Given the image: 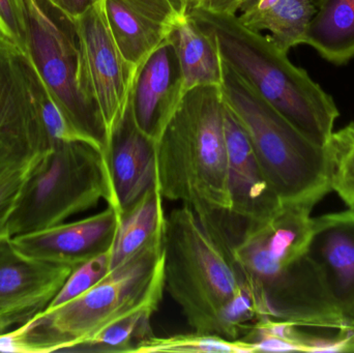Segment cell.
Segmentation results:
<instances>
[{"label": "cell", "instance_id": "obj_1", "mask_svg": "<svg viewBox=\"0 0 354 353\" xmlns=\"http://www.w3.org/2000/svg\"><path fill=\"white\" fill-rule=\"evenodd\" d=\"M224 107L221 85L195 87L156 141L162 196L187 205L216 232L226 227L231 211Z\"/></svg>", "mask_w": 354, "mask_h": 353}, {"label": "cell", "instance_id": "obj_2", "mask_svg": "<svg viewBox=\"0 0 354 353\" xmlns=\"http://www.w3.org/2000/svg\"><path fill=\"white\" fill-rule=\"evenodd\" d=\"M164 261L163 238L78 298L0 334V352H71L131 313L159 309L165 292Z\"/></svg>", "mask_w": 354, "mask_h": 353}, {"label": "cell", "instance_id": "obj_3", "mask_svg": "<svg viewBox=\"0 0 354 353\" xmlns=\"http://www.w3.org/2000/svg\"><path fill=\"white\" fill-rule=\"evenodd\" d=\"M187 12L214 37L223 60L306 136L326 146L340 112L332 95L295 66L288 53L268 35L243 26L236 16L194 6Z\"/></svg>", "mask_w": 354, "mask_h": 353}, {"label": "cell", "instance_id": "obj_4", "mask_svg": "<svg viewBox=\"0 0 354 353\" xmlns=\"http://www.w3.org/2000/svg\"><path fill=\"white\" fill-rule=\"evenodd\" d=\"M221 89L282 204L314 209L332 192L326 146L306 136L223 59Z\"/></svg>", "mask_w": 354, "mask_h": 353}, {"label": "cell", "instance_id": "obj_5", "mask_svg": "<svg viewBox=\"0 0 354 353\" xmlns=\"http://www.w3.org/2000/svg\"><path fill=\"white\" fill-rule=\"evenodd\" d=\"M165 292L198 333L220 336L223 315L245 282L225 242L187 205L166 218Z\"/></svg>", "mask_w": 354, "mask_h": 353}, {"label": "cell", "instance_id": "obj_6", "mask_svg": "<svg viewBox=\"0 0 354 353\" xmlns=\"http://www.w3.org/2000/svg\"><path fill=\"white\" fill-rule=\"evenodd\" d=\"M101 200H112L105 155L87 143H57L27 176L8 219V234L53 227Z\"/></svg>", "mask_w": 354, "mask_h": 353}, {"label": "cell", "instance_id": "obj_7", "mask_svg": "<svg viewBox=\"0 0 354 353\" xmlns=\"http://www.w3.org/2000/svg\"><path fill=\"white\" fill-rule=\"evenodd\" d=\"M24 6L25 54L64 115L106 153L107 132L103 120L82 86L76 20L51 0H24Z\"/></svg>", "mask_w": 354, "mask_h": 353}, {"label": "cell", "instance_id": "obj_8", "mask_svg": "<svg viewBox=\"0 0 354 353\" xmlns=\"http://www.w3.org/2000/svg\"><path fill=\"white\" fill-rule=\"evenodd\" d=\"M312 209L306 205L283 204L270 218L245 225L229 247L235 265L264 305L266 298L309 254Z\"/></svg>", "mask_w": 354, "mask_h": 353}, {"label": "cell", "instance_id": "obj_9", "mask_svg": "<svg viewBox=\"0 0 354 353\" xmlns=\"http://www.w3.org/2000/svg\"><path fill=\"white\" fill-rule=\"evenodd\" d=\"M29 79V58L0 35V171L37 163L51 149Z\"/></svg>", "mask_w": 354, "mask_h": 353}, {"label": "cell", "instance_id": "obj_10", "mask_svg": "<svg viewBox=\"0 0 354 353\" xmlns=\"http://www.w3.org/2000/svg\"><path fill=\"white\" fill-rule=\"evenodd\" d=\"M75 20L80 44L83 89L101 114L108 144L126 115L137 68L127 61L116 45L101 1Z\"/></svg>", "mask_w": 354, "mask_h": 353}, {"label": "cell", "instance_id": "obj_11", "mask_svg": "<svg viewBox=\"0 0 354 353\" xmlns=\"http://www.w3.org/2000/svg\"><path fill=\"white\" fill-rule=\"evenodd\" d=\"M75 267L21 254L10 238L0 240V334L20 327L51 304Z\"/></svg>", "mask_w": 354, "mask_h": 353}, {"label": "cell", "instance_id": "obj_12", "mask_svg": "<svg viewBox=\"0 0 354 353\" xmlns=\"http://www.w3.org/2000/svg\"><path fill=\"white\" fill-rule=\"evenodd\" d=\"M116 45L135 68L164 41L189 10L187 0H101Z\"/></svg>", "mask_w": 354, "mask_h": 353}, {"label": "cell", "instance_id": "obj_13", "mask_svg": "<svg viewBox=\"0 0 354 353\" xmlns=\"http://www.w3.org/2000/svg\"><path fill=\"white\" fill-rule=\"evenodd\" d=\"M224 122L228 155L227 182L231 199L229 218L235 227L243 228L247 224L270 218L283 204L247 134L226 104Z\"/></svg>", "mask_w": 354, "mask_h": 353}, {"label": "cell", "instance_id": "obj_14", "mask_svg": "<svg viewBox=\"0 0 354 353\" xmlns=\"http://www.w3.org/2000/svg\"><path fill=\"white\" fill-rule=\"evenodd\" d=\"M183 95V77L172 35L137 68L129 105L139 130L156 142Z\"/></svg>", "mask_w": 354, "mask_h": 353}, {"label": "cell", "instance_id": "obj_15", "mask_svg": "<svg viewBox=\"0 0 354 353\" xmlns=\"http://www.w3.org/2000/svg\"><path fill=\"white\" fill-rule=\"evenodd\" d=\"M118 219V211L108 205L97 215L12 236L10 242L25 256L76 267L111 248Z\"/></svg>", "mask_w": 354, "mask_h": 353}, {"label": "cell", "instance_id": "obj_16", "mask_svg": "<svg viewBox=\"0 0 354 353\" xmlns=\"http://www.w3.org/2000/svg\"><path fill=\"white\" fill-rule=\"evenodd\" d=\"M105 157L112 190L108 205L118 213L157 184L156 142L139 130L130 105L108 140Z\"/></svg>", "mask_w": 354, "mask_h": 353}, {"label": "cell", "instance_id": "obj_17", "mask_svg": "<svg viewBox=\"0 0 354 353\" xmlns=\"http://www.w3.org/2000/svg\"><path fill=\"white\" fill-rule=\"evenodd\" d=\"M309 254L339 308L354 319V209L313 218Z\"/></svg>", "mask_w": 354, "mask_h": 353}, {"label": "cell", "instance_id": "obj_18", "mask_svg": "<svg viewBox=\"0 0 354 353\" xmlns=\"http://www.w3.org/2000/svg\"><path fill=\"white\" fill-rule=\"evenodd\" d=\"M313 14L312 0H248L236 17L250 30L268 32L270 41L288 53L304 45Z\"/></svg>", "mask_w": 354, "mask_h": 353}, {"label": "cell", "instance_id": "obj_19", "mask_svg": "<svg viewBox=\"0 0 354 353\" xmlns=\"http://www.w3.org/2000/svg\"><path fill=\"white\" fill-rule=\"evenodd\" d=\"M163 196L157 184L118 213V231L111 247V269L128 263L165 236Z\"/></svg>", "mask_w": 354, "mask_h": 353}, {"label": "cell", "instance_id": "obj_20", "mask_svg": "<svg viewBox=\"0 0 354 353\" xmlns=\"http://www.w3.org/2000/svg\"><path fill=\"white\" fill-rule=\"evenodd\" d=\"M314 14L304 45L341 66L354 57V0H312Z\"/></svg>", "mask_w": 354, "mask_h": 353}, {"label": "cell", "instance_id": "obj_21", "mask_svg": "<svg viewBox=\"0 0 354 353\" xmlns=\"http://www.w3.org/2000/svg\"><path fill=\"white\" fill-rule=\"evenodd\" d=\"M185 93L195 87L218 85L222 81V59L214 37L185 15L174 32Z\"/></svg>", "mask_w": 354, "mask_h": 353}, {"label": "cell", "instance_id": "obj_22", "mask_svg": "<svg viewBox=\"0 0 354 353\" xmlns=\"http://www.w3.org/2000/svg\"><path fill=\"white\" fill-rule=\"evenodd\" d=\"M157 310L149 307L131 313L71 352L136 353L143 342L155 336L151 317Z\"/></svg>", "mask_w": 354, "mask_h": 353}, {"label": "cell", "instance_id": "obj_23", "mask_svg": "<svg viewBox=\"0 0 354 353\" xmlns=\"http://www.w3.org/2000/svg\"><path fill=\"white\" fill-rule=\"evenodd\" d=\"M136 353H255L241 340H229L214 334H176L153 337L143 342Z\"/></svg>", "mask_w": 354, "mask_h": 353}, {"label": "cell", "instance_id": "obj_24", "mask_svg": "<svg viewBox=\"0 0 354 353\" xmlns=\"http://www.w3.org/2000/svg\"><path fill=\"white\" fill-rule=\"evenodd\" d=\"M330 189L354 209V122L333 132L328 144Z\"/></svg>", "mask_w": 354, "mask_h": 353}, {"label": "cell", "instance_id": "obj_25", "mask_svg": "<svg viewBox=\"0 0 354 353\" xmlns=\"http://www.w3.org/2000/svg\"><path fill=\"white\" fill-rule=\"evenodd\" d=\"M29 62H30L29 64V79H30L31 88H32L35 102L39 108L41 122H43L46 132L51 141V145L57 144V143H87L104 153L101 147L93 139L81 132L64 115V112L60 110L53 97L50 95L43 81L39 78V74L33 68L30 60Z\"/></svg>", "mask_w": 354, "mask_h": 353}, {"label": "cell", "instance_id": "obj_26", "mask_svg": "<svg viewBox=\"0 0 354 353\" xmlns=\"http://www.w3.org/2000/svg\"><path fill=\"white\" fill-rule=\"evenodd\" d=\"M306 335L307 332L295 323L264 316L241 340L254 352H305Z\"/></svg>", "mask_w": 354, "mask_h": 353}, {"label": "cell", "instance_id": "obj_27", "mask_svg": "<svg viewBox=\"0 0 354 353\" xmlns=\"http://www.w3.org/2000/svg\"><path fill=\"white\" fill-rule=\"evenodd\" d=\"M111 271V248L93 257L73 269L62 289L56 294L46 310L55 309L99 284Z\"/></svg>", "mask_w": 354, "mask_h": 353}, {"label": "cell", "instance_id": "obj_28", "mask_svg": "<svg viewBox=\"0 0 354 353\" xmlns=\"http://www.w3.org/2000/svg\"><path fill=\"white\" fill-rule=\"evenodd\" d=\"M37 163L0 171V240L10 238L8 229V219L27 176Z\"/></svg>", "mask_w": 354, "mask_h": 353}, {"label": "cell", "instance_id": "obj_29", "mask_svg": "<svg viewBox=\"0 0 354 353\" xmlns=\"http://www.w3.org/2000/svg\"><path fill=\"white\" fill-rule=\"evenodd\" d=\"M0 35L25 53L27 18L24 0H0Z\"/></svg>", "mask_w": 354, "mask_h": 353}, {"label": "cell", "instance_id": "obj_30", "mask_svg": "<svg viewBox=\"0 0 354 353\" xmlns=\"http://www.w3.org/2000/svg\"><path fill=\"white\" fill-rule=\"evenodd\" d=\"M248 0H195L189 8H203L216 14L236 16Z\"/></svg>", "mask_w": 354, "mask_h": 353}, {"label": "cell", "instance_id": "obj_31", "mask_svg": "<svg viewBox=\"0 0 354 353\" xmlns=\"http://www.w3.org/2000/svg\"><path fill=\"white\" fill-rule=\"evenodd\" d=\"M51 1L60 10L76 19L101 0H51Z\"/></svg>", "mask_w": 354, "mask_h": 353}, {"label": "cell", "instance_id": "obj_32", "mask_svg": "<svg viewBox=\"0 0 354 353\" xmlns=\"http://www.w3.org/2000/svg\"><path fill=\"white\" fill-rule=\"evenodd\" d=\"M187 2H189V6H191L192 3H193L195 0H187Z\"/></svg>", "mask_w": 354, "mask_h": 353}]
</instances>
